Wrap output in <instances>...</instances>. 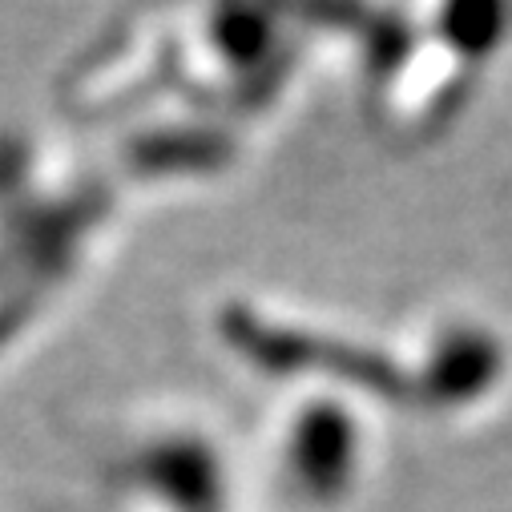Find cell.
<instances>
[{
	"instance_id": "obj_2",
	"label": "cell",
	"mask_w": 512,
	"mask_h": 512,
	"mask_svg": "<svg viewBox=\"0 0 512 512\" xmlns=\"http://www.w3.org/2000/svg\"><path fill=\"white\" fill-rule=\"evenodd\" d=\"M359 444H355V428L343 416V408L335 400H307L299 408V416L287 420L283 428V472L291 480V492H303L315 504H331L343 492H351L347 484L355 480L359 468Z\"/></svg>"
},
{
	"instance_id": "obj_1",
	"label": "cell",
	"mask_w": 512,
	"mask_h": 512,
	"mask_svg": "<svg viewBox=\"0 0 512 512\" xmlns=\"http://www.w3.org/2000/svg\"><path fill=\"white\" fill-rule=\"evenodd\" d=\"M121 484L154 512H230L218 448L202 432H158L130 448Z\"/></svg>"
}]
</instances>
